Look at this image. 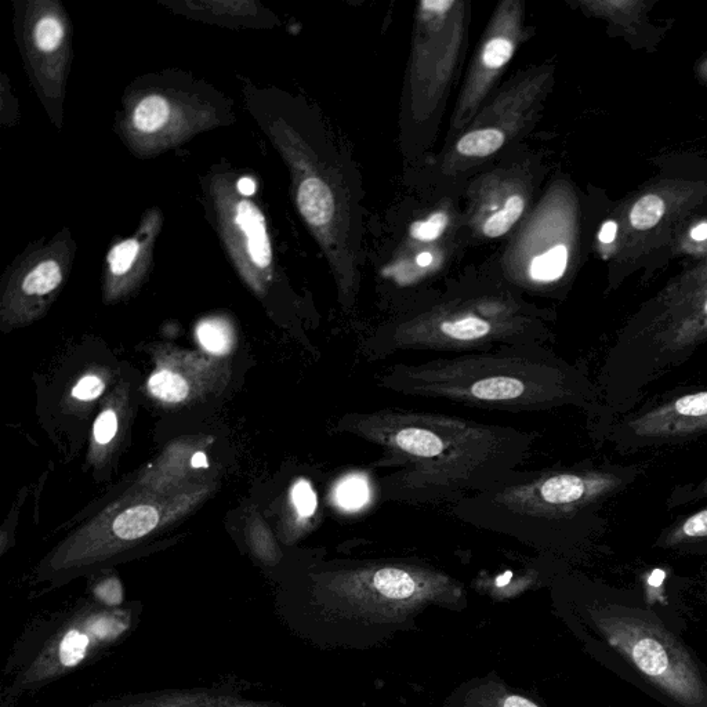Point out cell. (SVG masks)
<instances>
[{"label": "cell", "instance_id": "cell-31", "mask_svg": "<svg viewBox=\"0 0 707 707\" xmlns=\"http://www.w3.org/2000/svg\"><path fill=\"white\" fill-rule=\"evenodd\" d=\"M691 237L694 238L695 241H705V239H707V223H701L699 226H696L691 232Z\"/></svg>", "mask_w": 707, "mask_h": 707}, {"label": "cell", "instance_id": "cell-24", "mask_svg": "<svg viewBox=\"0 0 707 707\" xmlns=\"http://www.w3.org/2000/svg\"><path fill=\"white\" fill-rule=\"evenodd\" d=\"M64 38L63 25L58 23L56 18H43L41 23L36 25L35 41L39 49L43 52H53Z\"/></svg>", "mask_w": 707, "mask_h": 707}, {"label": "cell", "instance_id": "cell-12", "mask_svg": "<svg viewBox=\"0 0 707 707\" xmlns=\"http://www.w3.org/2000/svg\"><path fill=\"white\" fill-rule=\"evenodd\" d=\"M567 264V246L557 245L532 260L529 275L536 282H554L563 277Z\"/></svg>", "mask_w": 707, "mask_h": 707}, {"label": "cell", "instance_id": "cell-27", "mask_svg": "<svg viewBox=\"0 0 707 707\" xmlns=\"http://www.w3.org/2000/svg\"><path fill=\"white\" fill-rule=\"evenodd\" d=\"M116 431H118V419L112 411L101 413L94 423V438L101 445L108 444L114 440Z\"/></svg>", "mask_w": 707, "mask_h": 707}, {"label": "cell", "instance_id": "cell-11", "mask_svg": "<svg viewBox=\"0 0 707 707\" xmlns=\"http://www.w3.org/2000/svg\"><path fill=\"white\" fill-rule=\"evenodd\" d=\"M371 482L364 474H348L343 480L337 482L335 489L336 505L344 510H360L362 507L369 505L372 499Z\"/></svg>", "mask_w": 707, "mask_h": 707}, {"label": "cell", "instance_id": "cell-3", "mask_svg": "<svg viewBox=\"0 0 707 707\" xmlns=\"http://www.w3.org/2000/svg\"><path fill=\"white\" fill-rule=\"evenodd\" d=\"M565 621L586 651L665 707H707V667L636 590L582 575L560 585Z\"/></svg>", "mask_w": 707, "mask_h": 707}, {"label": "cell", "instance_id": "cell-28", "mask_svg": "<svg viewBox=\"0 0 707 707\" xmlns=\"http://www.w3.org/2000/svg\"><path fill=\"white\" fill-rule=\"evenodd\" d=\"M104 391V383L101 382L99 377L96 376H86L83 377L81 382L76 384L75 389L72 390V395L81 401H92L100 397Z\"/></svg>", "mask_w": 707, "mask_h": 707}, {"label": "cell", "instance_id": "cell-4", "mask_svg": "<svg viewBox=\"0 0 707 707\" xmlns=\"http://www.w3.org/2000/svg\"><path fill=\"white\" fill-rule=\"evenodd\" d=\"M644 464L583 460L574 466L517 471L452 506L463 524L509 536L553 556L576 557L596 545L611 500L644 476Z\"/></svg>", "mask_w": 707, "mask_h": 707}, {"label": "cell", "instance_id": "cell-7", "mask_svg": "<svg viewBox=\"0 0 707 707\" xmlns=\"http://www.w3.org/2000/svg\"><path fill=\"white\" fill-rule=\"evenodd\" d=\"M654 549L707 556V500L694 513L680 517L663 529L654 543Z\"/></svg>", "mask_w": 707, "mask_h": 707}, {"label": "cell", "instance_id": "cell-15", "mask_svg": "<svg viewBox=\"0 0 707 707\" xmlns=\"http://www.w3.org/2000/svg\"><path fill=\"white\" fill-rule=\"evenodd\" d=\"M169 118V104L159 96H150L141 101L134 111V125L143 132H155Z\"/></svg>", "mask_w": 707, "mask_h": 707}, {"label": "cell", "instance_id": "cell-25", "mask_svg": "<svg viewBox=\"0 0 707 707\" xmlns=\"http://www.w3.org/2000/svg\"><path fill=\"white\" fill-rule=\"evenodd\" d=\"M139 249V244L133 241V239L116 245L115 248L111 250L110 257H108L112 273L115 275L128 273L134 260H136Z\"/></svg>", "mask_w": 707, "mask_h": 707}, {"label": "cell", "instance_id": "cell-19", "mask_svg": "<svg viewBox=\"0 0 707 707\" xmlns=\"http://www.w3.org/2000/svg\"><path fill=\"white\" fill-rule=\"evenodd\" d=\"M148 387L155 397L166 402H181L186 400L188 394L186 380L170 371L155 373L148 382Z\"/></svg>", "mask_w": 707, "mask_h": 707}, {"label": "cell", "instance_id": "cell-13", "mask_svg": "<svg viewBox=\"0 0 707 707\" xmlns=\"http://www.w3.org/2000/svg\"><path fill=\"white\" fill-rule=\"evenodd\" d=\"M505 140V134L498 129H481L463 136L456 148L464 157L482 158L499 151Z\"/></svg>", "mask_w": 707, "mask_h": 707}, {"label": "cell", "instance_id": "cell-29", "mask_svg": "<svg viewBox=\"0 0 707 707\" xmlns=\"http://www.w3.org/2000/svg\"><path fill=\"white\" fill-rule=\"evenodd\" d=\"M616 232H618V224L615 221H607L600 231V241L603 244H611L616 237Z\"/></svg>", "mask_w": 707, "mask_h": 707}, {"label": "cell", "instance_id": "cell-33", "mask_svg": "<svg viewBox=\"0 0 707 707\" xmlns=\"http://www.w3.org/2000/svg\"><path fill=\"white\" fill-rule=\"evenodd\" d=\"M419 267H429L433 263V256L429 252L420 253L418 259H416Z\"/></svg>", "mask_w": 707, "mask_h": 707}, {"label": "cell", "instance_id": "cell-30", "mask_svg": "<svg viewBox=\"0 0 707 707\" xmlns=\"http://www.w3.org/2000/svg\"><path fill=\"white\" fill-rule=\"evenodd\" d=\"M238 191L241 192L242 195H245V197H250V195L255 194V192H256L255 180L250 179V177H244V179L239 180L238 181Z\"/></svg>", "mask_w": 707, "mask_h": 707}, {"label": "cell", "instance_id": "cell-20", "mask_svg": "<svg viewBox=\"0 0 707 707\" xmlns=\"http://www.w3.org/2000/svg\"><path fill=\"white\" fill-rule=\"evenodd\" d=\"M665 213V202L658 195H647L634 205L630 221L636 230L645 231L655 227Z\"/></svg>", "mask_w": 707, "mask_h": 707}, {"label": "cell", "instance_id": "cell-35", "mask_svg": "<svg viewBox=\"0 0 707 707\" xmlns=\"http://www.w3.org/2000/svg\"><path fill=\"white\" fill-rule=\"evenodd\" d=\"M705 578H706V585H705V600H706V604H707V569H706V574H705Z\"/></svg>", "mask_w": 707, "mask_h": 707}, {"label": "cell", "instance_id": "cell-9", "mask_svg": "<svg viewBox=\"0 0 707 707\" xmlns=\"http://www.w3.org/2000/svg\"><path fill=\"white\" fill-rule=\"evenodd\" d=\"M300 212L315 227L325 226L332 220L335 202L329 187L318 177L304 180L297 194Z\"/></svg>", "mask_w": 707, "mask_h": 707}, {"label": "cell", "instance_id": "cell-8", "mask_svg": "<svg viewBox=\"0 0 707 707\" xmlns=\"http://www.w3.org/2000/svg\"><path fill=\"white\" fill-rule=\"evenodd\" d=\"M235 223L245 232L248 239V252L253 263L261 268L270 266L273 253H271L270 239H268L266 223L260 210L252 203L242 201L237 206Z\"/></svg>", "mask_w": 707, "mask_h": 707}, {"label": "cell", "instance_id": "cell-5", "mask_svg": "<svg viewBox=\"0 0 707 707\" xmlns=\"http://www.w3.org/2000/svg\"><path fill=\"white\" fill-rule=\"evenodd\" d=\"M551 332L545 318L521 304L496 297L449 302L404 315L377 326L358 344L368 361L408 351L484 353L507 346L546 344Z\"/></svg>", "mask_w": 707, "mask_h": 707}, {"label": "cell", "instance_id": "cell-22", "mask_svg": "<svg viewBox=\"0 0 707 707\" xmlns=\"http://www.w3.org/2000/svg\"><path fill=\"white\" fill-rule=\"evenodd\" d=\"M90 638L86 634L71 630L64 637L63 643L60 645V659L65 667L78 665L86 656L87 647H89Z\"/></svg>", "mask_w": 707, "mask_h": 707}, {"label": "cell", "instance_id": "cell-16", "mask_svg": "<svg viewBox=\"0 0 707 707\" xmlns=\"http://www.w3.org/2000/svg\"><path fill=\"white\" fill-rule=\"evenodd\" d=\"M514 50H516V43L511 36L503 34L491 36L481 52L482 71L493 74L502 70L513 57Z\"/></svg>", "mask_w": 707, "mask_h": 707}, {"label": "cell", "instance_id": "cell-2", "mask_svg": "<svg viewBox=\"0 0 707 707\" xmlns=\"http://www.w3.org/2000/svg\"><path fill=\"white\" fill-rule=\"evenodd\" d=\"M379 389L467 408L539 413L575 408L589 430L607 418L596 380L546 344L507 346L484 353L422 362H397L375 377Z\"/></svg>", "mask_w": 707, "mask_h": 707}, {"label": "cell", "instance_id": "cell-14", "mask_svg": "<svg viewBox=\"0 0 707 707\" xmlns=\"http://www.w3.org/2000/svg\"><path fill=\"white\" fill-rule=\"evenodd\" d=\"M524 209L525 202L521 195H513V197L507 199L502 210H499V212H496L495 215L485 221L484 228H482L485 237L499 238L505 235L520 220Z\"/></svg>", "mask_w": 707, "mask_h": 707}, {"label": "cell", "instance_id": "cell-1", "mask_svg": "<svg viewBox=\"0 0 707 707\" xmlns=\"http://www.w3.org/2000/svg\"><path fill=\"white\" fill-rule=\"evenodd\" d=\"M336 430L373 445L382 503L431 506L460 500L521 470L538 434L445 413L384 408L344 413Z\"/></svg>", "mask_w": 707, "mask_h": 707}, {"label": "cell", "instance_id": "cell-32", "mask_svg": "<svg viewBox=\"0 0 707 707\" xmlns=\"http://www.w3.org/2000/svg\"><path fill=\"white\" fill-rule=\"evenodd\" d=\"M191 466L195 467V469H199V467H208V459H206L205 453H195V455L192 456L191 459Z\"/></svg>", "mask_w": 707, "mask_h": 707}, {"label": "cell", "instance_id": "cell-17", "mask_svg": "<svg viewBox=\"0 0 707 707\" xmlns=\"http://www.w3.org/2000/svg\"><path fill=\"white\" fill-rule=\"evenodd\" d=\"M199 343L212 354H227L232 346L230 326L220 319H209L198 326Z\"/></svg>", "mask_w": 707, "mask_h": 707}, {"label": "cell", "instance_id": "cell-18", "mask_svg": "<svg viewBox=\"0 0 707 707\" xmlns=\"http://www.w3.org/2000/svg\"><path fill=\"white\" fill-rule=\"evenodd\" d=\"M61 278L60 266L54 260H47L28 274L23 289L28 295H46L60 285Z\"/></svg>", "mask_w": 707, "mask_h": 707}, {"label": "cell", "instance_id": "cell-21", "mask_svg": "<svg viewBox=\"0 0 707 707\" xmlns=\"http://www.w3.org/2000/svg\"><path fill=\"white\" fill-rule=\"evenodd\" d=\"M706 500L707 477L699 481L688 482V484L676 485L666 500V507L667 510H674L679 507L698 505Z\"/></svg>", "mask_w": 707, "mask_h": 707}, {"label": "cell", "instance_id": "cell-6", "mask_svg": "<svg viewBox=\"0 0 707 707\" xmlns=\"http://www.w3.org/2000/svg\"><path fill=\"white\" fill-rule=\"evenodd\" d=\"M707 435V386L680 387L641 401L593 435L621 455L679 448Z\"/></svg>", "mask_w": 707, "mask_h": 707}, {"label": "cell", "instance_id": "cell-10", "mask_svg": "<svg viewBox=\"0 0 707 707\" xmlns=\"http://www.w3.org/2000/svg\"><path fill=\"white\" fill-rule=\"evenodd\" d=\"M158 511L152 506H136L123 511L114 521V532L125 540L139 539L157 527Z\"/></svg>", "mask_w": 707, "mask_h": 707}, {"label": "cell", "instance_id": "cell-26", "mask_svg": "<svg viewBox=\"0 0 707 707\" xmlns=\"http://www.w3.org/2000/svg\"><path fill=\"white\" fill-rule=\"evenodd\" d=\"M292 502L300 517L314 516L317 510V495L311 488L310 482L304 480L296 482L295 487L292 488Z\"/></svg>", "mask_w": 707, "mask_h": 707}, {"label": "cell", "instance_id": "cell-34", "mask_svg": "<svg viewBox=\"0 0 707 707\" xmlns=\"http://www.w3.org/2000/svg\"><path fill=\"white\" fill-rule=\"evenodd\" d=\"M703 317H705V325H706V331H707V297H706L705 307H703Z\"/></svg>", "mask_w": 707, "mask_h": 707}, {"label": "cell", "instance_id": "cell-23", "mask_svg": "<svg viewBox=\"0 0 707 707\" xmlns=\"http://www.w3.org/2000/svg\"><path fill=\"white\" fill-rule=\"evenodd\" d=\"M449 224L447 213L438 212L431 215L429 219L424 221H415L411 226V235L413 239L420 242L435 241L444 234Z\"/></svg>", "mask_w": 707, "mask_h": 707}]
</instances>
